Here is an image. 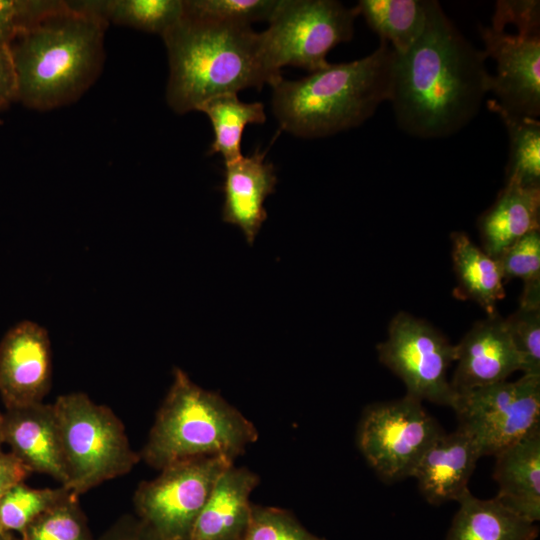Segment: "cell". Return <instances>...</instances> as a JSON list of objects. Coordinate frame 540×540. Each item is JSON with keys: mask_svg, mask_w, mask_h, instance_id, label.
<instances>
[{"mask_svg": "<svg viewBox=\"0 0 540 540\" xmlns=\"http://www.w3.org/2000/svg\"><path fill=\"white\" fill-rule=\"evenodd\" d=\"M259 481L248 468L229 466L218 478L187 540H240L251 516L250 495Z\"/></svg>", "mask_w": 540, "mask_h": 540, "instance_id": "18", "label": "cell"}, {"mask_svg": "<svg viewBox=\"0 0 540 540\" xmlns=\"http://www.w3.org/2000/svg\"><path fill=\"white\" fill-rule=\"evenodd\" d=\"M377 351L380 362L403 381L407 395L453 407L457 393L447 379V371L456 361V345L431 324L399 312Z\"/></svg>", "mask_w": 540, "mask_h": 540, "instance_id": "11", "label": "cell"}, {"mask_svg": "<svg viewBox=\"0 0 540 540\" xmlns=\"http://www.w3.org/2000/svg\"><path fill=\"white\" fill-rule=\"evenodd\" d=\"M52 381V352L47 331L24 320L0 341V396L6 409L43 402Z\"/></svg>", "mask_w": 540, "mask_h": 540, "instance_id": "13", "label": "cell"}, {"mask_svg": "<svg viewBox=\"0 0 540 540\" xmlns=\"http://www.w3.org/2000/svg\"><path fill=\"white\" fill-rule=\"evenodd\" d=\"M280 0H184L186 12L232 23L269 22Z\"/></svg>", "mask_w": 540, "mask_h": 540, "instance_id": "31", "label": "cell"}, {"mask_svg": "<svg viewBox=\"0 0 540 540\" xmlns=\"http://www.w3.org/2000/svg\"><path fill=\"white\" fill-rule=\"evenodd\" d=\"M108 24H118L161 37L185 14L184 0H82L69 1Z\"/></svg>", "mask_w": 540, "mask_h": 540, "instance_id": "24", "label": "cell"}, {"mask_svg": "<svg viewBox=\"0 0 540 540\" xmlns=\"http://www.w3.org/2000/svg\"><path fill=\"white\" fill-rule=\"evenodd\" d=\"M395 52L385 41L368 56L330 64L300 80L272 86V110L280 127L319 138L357 127L389 101Z\"/></svg>", "mask_w": 540, "mask_h": 540, "instance_id": "4", "label": "cell"}, {"mask_svg": "<svg viewBox=\"0 0 540 540\" xmlns=\"http://www.w3.org/2000/svg\"><path fill=\"white\" fill-rule=\"evenodd\" d=\"M486 59L439 2L428 0L424 31L407 51L395 53L389 102L398 127L422 139L463 129L490 89Z\"/></svg>", "mask_w": 540, "mask_h": 540, "instance_id": "1", "label": "cell"}, {"mask_svg": "<svg viewBox=\"0 0 540 540\" xmlns=\"http://www.w3.org/2000/svg\"><path fill=\"white\" fill-rule=\"evenodd\" d=\"M5 444L4 441V413L0 411V453L3 452L2 446Z\"/></svg>", "mask_w": 540, "mask_h": 540, "instance_id": "38", "label": "cell"}, {"mask_svg": "<svg viewBox=\"0 0 540 540\" xmlns=\"http://www.w3.org/2000/svg\"><path fill=\"white\" fill-rule=\"evenodd\" d=\"M504 280L521 279V306L540 307V230H533L497 258Z\"/></svg>", "mask_w": 540, "mask_h": 540, "instance_id": "28", "label": "cell"}, {"mask_svg": "<svg viewBox=\"0 0 540 540\" xmlns=\"http://www.w3.org/2000/svg\"><path fill=\"white\" fill-rule=\"evenodd\" d=\"M422 401L403 398L373 403L365 408L357 428L363 457L386 483L412 474L431 443L443 433Z\"/></svg>", "mask_w": 540, "mask_h": 540, "instance_id": "8", "label": "cell"}, {"mask_svg": "<svg viewBox=\"0 0 540 540\" xmlns=\"http://www.w3.org/2000/svg\"><path fill=\"white\" fill-rule=\"evenodd\" d=\"M452 409L457 428L473 440L480 456H495L540 428V376L459 393Z\"/></svg>", "mask_w": 540, "mask_h": 540, "instance_id": "10", "label": "cell"}, {"mask_svg": "<svg viewBox=\"0 0 540 540\" xmlns=\"http://www.w3.org/2000/svg\"><path fill=\"white\" fill-rule=\"evenodd\" d=\"M240 540H326L309 532L288 510L252 505L248 526Z\"/></svg>", "mask_w": 540, "mask_h": 540, "instance_id": "30", "label": "cell"}, {"mask_svg": "<svg viewBox=\"0 0 540 540\" xmlns=\"http://www.w3.org/2000/svg\"><path fill=\"white\" fill-rule=\"evenodd\" d=\"M233 462L225 456H208L164 467L134 492L136 516L158 540H187L218 478Z\"/></svg>", "mask_w": 540, "mask_h": 540, "instance_id": "9", "label": "cell"}, {"mask_svg": "<svg viewBox=\"0 0 540 540\" xmlns=\"http://www.w3.org/2000/svg\"><path fill=\"white\" fill-rule=\"evenodd\" d=\"M71 491L65 486L32 488L18 483L0 497V526L20 535L39 516L64 500Z\"/></svg>", "mask_w": 540, "mask_h": 540, "instance_id": "27", "label": "cell"}, {"mask_svg": "<svg viewBox=\"0 0 540 540\" xmlns=\"http://www.w3.org/2000/svg\"><path fill=\"white\" fill-rule=\"evenodd\" d=\"M257 439L255 425L238 409L176 368L139 454L146 464L161 470L197 457L225 456L234 460Z\"/></svg>", "mask_w": 540, "mask_h": 540, "instance_id": "5", "label": "cell"}, {"mask_svg": "<svg viewBox=\"0 0 540 540\" xmlns=\"http://www.w3.org/2000/svg\"><path fill=\"white\" fill-rule=\"evenodd\" d=\"M277 177L265 152L225 163L223 221L238 226L251 245L267 218L265 199L275 191Z\"/></svg>", "mask_w": 540, "mask_h": 540, "instance_id": "17", "label": "cell"}, {"mask_svg": "<svg viewBox=\"0 0 540 540\" xmlns=\"http://www.w3.org/2000/svg\"><path fill=\"white\" fill-rule=\"evenodd\" d=\"M540 187L506 182L493 205L478 220L483 250L497 259L527 233L539 229Z\"/></svg>", "mask_w": 540, "mask_h": 540, "instance_id": "20", "label": "cell"}, {"mask_svg": "<svg viewBox=\"0 0 540 540\" xmlns=\"http://www.w3.org/2000/svg\"><path fill=\"white\" fill-rule=\"evenodd\" d=\"M0 540H5V539L0 535Z\"/></svg>", "mask_w": 540, "mask_h": 540, "instance_id": "40", "label": "cell"}, {"mask_svg": "<svg viewBox=\"0 0 540 540\" xmlns=\"http://www.w3.org/2000/svg\"><path fill=\"white\" fill-rule=\"evenodd\" d=\"M523 375L540 376V307L521 306L505 319Z\"/></svg>", "mask_w": 540, "mask_h": 540, "instance_id": "32", "label": "cell"}, {"mask_svg": "<svg viewBox=\"0 0 540 540\" xmlns=\"http://www.w3.org/2000/svg\"><path fill=\"white\" fill-rule=\"evenodd\" d=\"M197 111L205 113L212 123L214 140L209 154H221L225 163L243 156L241 140L244 128L249 124H263L266 121L261 102H242L235 93L213 97L202 103Z\"/></svg>", "mask_w": 540, "mask_h": 540, "instance_id": "25", "label": "cell"}, {"mask_svg": "<svg viewBox=\"0 0 540 540\" xmlns=\"http://www.w3.org/2000/svg\"><path fill=\"white\" fill-rule=\"evenodd\" d=\"M20 536V540H93L79 496L72 492L35 519Z\"/></svg>", "mask_w": 540, "mask_h": 540, "instance_id": "29", "label": "cell"}, {"mask_svg": "<svg viewBox=\"0 0 540 540\" xmlns=\"http://www.w3.org/2000/svg\"><path fill=\"white\" fill-rule=\"evenodd\" d=\"M481 458L473 440L460 429L443 432L420 458L412 477L431 505L458 501L469 489L468 481Z\"/></svg>", "mask_w": 540, "mask_h": 540, "instance_id": "16", "label": "cell"}, {"mask_svg": "<svg viewBox=\"0 0 540 540\" xmlns=\"http://www.w3.org/2000/svg\"><path fill=\"white\" fill-rule=\"evenodd\" d=\"M96 540H158L152 529L137 516L123 515Z\"/></svg>", "mask_w": 540, "mask_h": 540, "instance_id": "35", "label": "cell"}, {"mask_svg": "<svg viewBox=\"0 0 540 540\" xmlns=\"http://www.w3.org/2000/svg\"><path fill=\"white\" fill-rule=\"evenodd\" d=\"M484 53L496 62L490 76L494 102L504 111L521 116H540V34H510L479 25Z\"/></svg>", "mask_w": 540, "mask_h": 540, "instance_id": "12", "label": "cell"}, {"mask_svg": "<svg viewBox=\"0 0 540 540\" xmlns=\"http://www.w3.org/2000/svg\"><path fill=\"white\" fill-rule=\"evenodd\" d=\"M452 260L460 299L476 302L494 315L497 303L505 297L504 278L497 259L476 246L465 232L451 233Z\"/></svg>", "mask_w": 540, "mask_h": 540, "instance_id": "22", "label": "cell"}, {"mask_svg": "<svg viewBox=\"0 0 540 540\" xmlns=\"http://www.w3.org/2000/svg\"><path fill=\"white\" fill-rule=\"evenodd\" d=\"M67 481L80 496L105 481L129 473L141 460L120 418L82 392L64 394L53 403Z\"/></svg>", "mask_w": 540, "mask_h": 540, "instance_id": "6", "label": "cell"}, {"mask_svg": "<svg viewBox=\"0 0 540 540\" xmlns=\"http://www.w3.org/2000/svg\"><path fill=\"white\" fill-rule=\"evenodd\" d=\"M488 108L497 113L509 137V157L506 182L526 187H540V121L536 118L510 114L494 100Z\"/></svg>", "mask_w": 540, "mask_h": 540, "instance_id": "26", "label": "cell"}, {"mask_svg": "<svg viewBox=\"0 0 540 540\" xmlns=\"http://www.w3.org/2000/svg\"><path fill=\"white\" fill-rule=\"evenodd\" d=\"M446 540H534L539 528L495 498H476L468 490L458 501Z\"/></svg>", "mask_w": 540, "mask_h": 540, "instance_id": "21", "label": "cell"}, {"mask_svg": "<svg viewBox=\"0 0 540 540\" xmlns=\"http://www.w3.org/2000/svg\"><path fill=\"white\" fill-rule=\"evenodd\" d=\"M357 16L355 7L335 0H280L261 32L269 68L277 75L286 65L311 73L323 69L329 51L352 39Z\"/></svg>", "mask_w": 540, "mask_h": 540, "instance_id": "7", "label": "cell"}, {"mask_svg": "<svg viewBox=\"0 0 540 540\" xmlns=\"http://www.w3.org/2000/svg\"><path fill=\"white\" fill-rule=\"evenodd\" d=\"M108 25L63 1L18 36L9 46L16 101L45 111L77 100L101 72Z\"/></svg>", "mask_w": 540, "mask_h": 540, "instance_id": "3", "label": "cell"}, {"mask_svg": "<svg viewBox=\"0 0 540 540\" xmlns=\"http://www.w3.org/2000/svg\"><path fill=\"white\" fill-rule=\"evenodd\" d=\"M0 535L5 539V540H14L13 537L11 536V534L5 532L2 527L0 526Z\"/></svg>", "mask_w": 540, "mask_h": 540, "instance_id": "39", "label": "cell"}, {"mask_svg": "<svg viewBox=\"0 0 540 540\" xmlns=\"http://www.w3.org/2000/svg\"><path fill=\"white\" fill-rule=\"evenodd\" d=\"M513 24L517 33L540 34V4L535 0H500L495 4L491 27L505 30Z\"/></svg>", "mask_w": 540, "mask_h": 540, "instance_id": "34", "label": "cell"}, {"mask_svg": "<svg viewBox=\"0 0 540 540\" xmlns=\"http://www.w3.org/2000/svg\"><path fill=\"white\" fill-rule=\"evenodd\" d=\"M494 497L523 519H540V428L495 455Z\"/></svg>", "mask_w": 540, "mask_h": 540, "instance_id": "19", "label": "cell"}, {"mask_svg": "<svg viewBox=\"0 0 540 540\" xmlns=\"http://www.w3.org/2000/svg\"><path fill=\"white\" fill-rule=\"evenodd\" d=\"M16 100V77L10 49L0 44V110Z\"/></svg>", "mask_w": 540, "mask_h": 540, "instance_id": "36", "label": "cell"}, {"mask_svg": "<svg viewBox=\"0 0 540 540\" xmlns=\"http://www.w3.org/2000/svg\"><path fill=\"white\" fill-rule=\"evenodd\" d=\"M58 0H0V44L10 46L22 33L58 8Z\"/></svg>", "mask_w": 540, "mask_h": 540, "instance_id": "33", "label": "cell"}, {"mask_svg": "<svg viewBox=\"0 0 540 540\" xmlns=\"http://www.w3.org/2000/svg\"><path fill=\"white\" fill-rule=\"evenodd\" d=\"M32 472L11 452L0 453V497Z\"/></svg>", "mask_w": 540, "mask_h": 540, "instance_id": "37", "label": "cell"}, {"mask_svg": "<svg viewBox=\"0 0 540 540\" xmlns=\"http://www.w3.org/2000/svg\"><path fill=\"white\" fill-rule=\"evenodd\" d=\"M428 0H360L355 6L368 26L395 53L407 51L424 31Z\"/></svg>", "mask_w": 540, "mask_h": 540, "instance_id": "23", "label": "cell"}, {"mask_svg": "<svg viewBox=\"0 0 540 540\" xmlns=\"http://www.w3.org/2000/svg\"><path fill=\"white\" fill-rule=\"evenodd\" d=\"M4 441L31 472L67 481L58 422L53 404L44 402L6 409Z\"/></svg>", "mask_w": 540, "mask_h": 540, "instance_id": "15", "label": "cell"}, {"mask_svg": "<svg viewBox=\"0 0 540 540\" xmlns=\"http://www.w3.org/2000/svg\"><path fill=\"white\" fill-rule=\"evenodd\" d=\"M169 62L166 101L178 114L245 88L282 79L268 66L262 34L250 25L186 12L163 36Z\"/></svg>", "mask_w": 540, "mask_h": 540, "instance_id": "2", "label": "cell"}, {"mask_svg": "<svg viewBox=\"0 0 540 540\" xmlns=\"http://www.w3.org/2000/svg\"><path fill=\"white\" fill-rule=\"evenodd\" d=\"M456 362L450 384L457 394L506 381L522 369L505 319L497 313L478 321L466 333L456 345Z\"/></svg>", "mask_w": 540, "mask_h": 540, "instance_id": "14", "label": "cell"}]
</instances>
